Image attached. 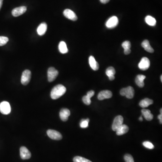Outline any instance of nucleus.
<instances>
[{
    "mask_svg": "<svg viewBox=\"0 0 162 162\" xmlns=\"http://www.w3.org/2000/svg\"><path fill=\"white\" fill-rule=\"evenodd\" d=\"M142 46L144 48L145 50L147 52L150 53H153L154 52V50L150 46L149 41L147 40H145L143 41Z\"/></svg>",
    "mask_w": 162,
    "mask_h": 162,
    "instance_id": "obj_20",
    "label": "nucleus"
},
{
    "mask_svg": "<svg viewBox=\"0 0 162 162\" xmlns=\"http://www.w3.org/2000/svg\"><path fill=\"white\" fill-rule=\"evenodd\" d=\"M101 3L103 4H106L109 1H110V0H100Z\"/></svg>",
    "mask_w": 162,
    "mask_h": 162,
    "instance_id": "obj_33",
    "label": "nucleus"
},
{
    "mask_svg": "<svg viewBox=\"0 0 162 162\" xmlns=\"http://www.w3.org/2000/svg\"><path fill=\"white\" fill-rule=\"evenodd\" d=\"M89 122V119H82V121H81L80 127L81 128L83 129H85L88 127V123Z\"/></svg>",
    "mask_w": 162,
    "mask_h": 162,
    "instance_id": "obj_27",
    "label": "nucleus"
},
{
    "mask_svg": "<svg viewBox=\"0 0 162 162\" xmlns=\"http://www.w3.org/2000/svg\"><path fill=\"white\" fill-rule=\"evenodd\" d=\"M0 112L2 114L7 115L11 112V107L7 101H3L0 104Z\"/></svg>",
    "mask_w": 162,
    "mask_h": 162,
    "instance_id": "obj_4",
    "label": "nucleus"
},
{
    "mask_svg": "<svg viewBox=\"0 0 162 162\" xmlns=\"http://www.w3.org/2000/svg\"><path fill=\"white\" fill-rule=\"evenodd\" d=\"M160 111V113H161V114H162V109H161Z\"/></svg>",
    "mask_w": 162,
    "mask_h": 162,
    "instance_id": "obj_37",
    "label": "nucleus"
},
{
    "mask_svg": "<svg viewBox=\"0 0 162 162\" xmlns=\"http://www.w3.org/2000/svg\"><path fill=\"white\" fill-rule=\"evenodd\" d=\"M143 115L148 121H151L153 119V115L151 113L150 110L147 109H143L142 110Z\"/></svg>",
    "mask_w": 162,
    "mask_h": 162,
    "instance_id": "obj_21",
    "label": "nucleus"
},
{
    "mask_svg": "<svg viewBox=\"0 0 162 162\" xmlns=\"http://www.w3.org/2000/svg\"><path fill=\"white\" fill-rule=\"evenodd\" d=\"M120 93L122 96H125L128 99H132L134 97L135 91L132 87L129 86L126 88L122 89Z\"/></svg>",
    "mask_w": 162,
    "mask_h": 162,
    "instance_id": "obj_2",
    "label": "nucleus"
},
{
    "mask_svg": "<svg viewBox=\"0 0 162 162\" xmlns=\"http://www.w3.org/2000/svg\"><path fill=\"white\" fill-rule=\"evenodd\" d=\"M3 0H0V10H1V7H2V4H3Z\"/></svg>",
    "mask_w": 162,
    "mask_h": 162,
    "instance_id": "obj_35",
    "label": "nucleus"
},
{
    "mask_svg": "<svg viewBox=\"0 0 162 162\" xmlns=\"http://www.w3.org/2000/svg\"><path fill=\"white\" fill-rule=\"evenodd\" d=\"M119 23L118 18L115 16L111 17L106 23V26L108 28H113L117 26Z\"/></svg>",
    "mask_w": 162,
    "mask_h": 162,
    "instance_id": "obj_9",
    "label": "nucleus"
},
{
    "mask_svg": "<svg viewBox=\"0 0 162 162\" xmlns=\"http://www.w3.org/2000/svg\"><path fill=\"white\" fill-rule=\"evenodd\" d=\"M122 46L124 48V51L129 50H131V44L129 41H126L122 43Z\"/></svg>",
    "mask_w": 162,
    "mask_h": 162,
    "instance_id": "obj_28",
    "label": "nucleus"
},
{
    "mask_svg": "<svg viewBox=\"0 0 162 162\" xmlns=\"http://www.w3.org/2000/svg\"><path fill=\"white\" fill-rule=\"evenodd\" d=\"M47 134L51 139L54 140L62 139V136L60 133L54 130L49 129L47 131Z\"/></svg>",
    "mask_w": 162,
    "mask_h": 162,
    "instance_id": "obj_7",
    "label": "nucleus"
},
{
    "mask_svg": "<svg viewBox=\"0 0 162 162\" xmlns=\"http://www.w3.org/2000/svg\"><path fill=\"white\" fill-rule=\"evenodd\" d=\"M27 10V7L25 6L18 7L13 9L12 11V14L13 16L18 17L24 14Z\"/></svg>",
    "mask_w": 162,
    "mask_h": 162,
    "instance_id": "obj_12",
    "label": "nucleus"
},
{
    "mask_svg": "<svg viewBox=\"0 0 162 162\" xmlns=\"http://www.w3.org/2000/svg\"><path fill=\"white\" fill-rule=\"evenodd\" d=\"M143 145L145 146L146 148H148L149 149H153L154 148V146L152 143L148 141L144 142L143 143Z\"/></svg>",
    "mask_w": 162,
    "mask_h": 162,
    "instance_id": "obj_29",
    "label": "nucleus"
},
{
    "mask_svg": "<svg viewBox=\"0 0 162 162\" xmlns=\"http://www.w3.org/2000/svg\"><path fill=\"white\" fill-rule=\"evenodd\" d=\"M66 91V88L61 84L56 85L53 87L51 92V96L53 100H56L64 95Z\"/></svg>",
    "mask_w": 162,
    "mask_h": 162,
    "instance_id": "obj_1",
    "label": "nucleus"
},
{
    "mask_svg": "<svg viewBox=\"0 0 162 162\" xmlns=\"http://www.w3.org/2000/svg\"><path fill=\"white\" fill-rule=\"evenodd\" d=\"M59 74V72L54 68H49L47 71V77L49 82H52L56 79Z\"/></svg>",
    "mask_w": 162,
    "mask_h": 162,
    "instance_id": "obj_3",
    "label": "nucleus"
},
{
    "mask_svg": "<svg viewBox=\"0 0 162 162\" xmlns=\"http://www.w3.org/2000/svg\"><path fill=\"white\" fill-rule=\"evenodd\" d=\"M73 161L74 162H92L86 158L80 156L75 157L73 159Z\"/></svg>",
    "mask_w": 162,
    "mask_h": 162,
    "instance_id": "obj_25",
    "label": "nucleus"
},
{
    "mask_svg": "<svg viewBox=\"0 0 162 162\" xmlns=\"http://www.w3.org/2000/svg\"><path fill=\"white\" fill-rule=\"evenodd\" d=\"M59 50L60 52L62 54H66L68 52L66 44L64 41H61L60 42L59 45Z\"/></svg>",
    "mask_w": 162,
    "mask_h": 162,
    "instance_id": "obj_23",
    "label": "nucleus"
},
{
    "mask_svg": "<svg viewBox=\"0 0 162 162\" xmlns=\"http://www.w3.org/2000/svg\"><path fill=\"white\" fill-rule=\"evenodd\" d=\"M145 21L150 26H154L156 24L155 19L150 15H148L145 18Z\"/></svg>",
    "mask_w": 162,
    "mask_h": 162,
    "instance_id": "obj_24",
    "label": "nucleus"
},
{
    "mask_svg": "<svg viewBox=\"0 0 162 162\" xmlns=\"http://www.w3.org/2000/svg\"><path fill=\"white\" fill-rule=\"evenodd\" d=\"M150 61L147 57H144L142 58L139 63L138 64V67L142 70H148L150 67Z\"/></svg>",
    "mask_w": 162,
    "mask_h": 162,
    "instance_id": "obj_6",
    "label": "nucleus"
},
{
    "mask_svg": "<svg viewBox=\"0 0 162 162\" xmlns=\"http://www.w3.org/2000/svg\"><path fill=\"white\" fill-rule=\"evenodd\" d=\"M129 128L125 124H123L117 129L116 132V134L118 136H121L124 135L129 132Z\"/></svg>",
    "mask_w": 162,
    "mask_h": 162,
    "instance_id": "obj_16",
    "label": "nucleus"
},
{
    "mask_svg": "<svg viewBox=\"0 0 162 162\" xmlns=\"http://www.w3.org/2000/svg\"><path fill=\"white\" fill-rule=\"evenodd\" d=\"M47 28V25L46 23H42L38 26L37 28V33L40 36L44 35Z\"/></svg>",
    "mask_w": 162,
    "mask_h": 162,
    "instance_id": "obj_17",
    "label": "nucleus"
},
{
    "mask_svg": "<svg viewBox=\"0 0 162 162\" xmlns=\"http://www.w3.org/2000/svg\"><path fill=\"white\" fill-rule=\"evenodd\" d=\"M63 14L65 17L73 21H76L77 17L73 11L70 9H65L63 12Z\"/></svg>",
    "mask_w": 162,
    "mask_h": 162,
    "instance_id": "obj_10",
    "label": "nucleus"
},
{
    "mask_svg": "<svg viewBox=\"0 0 162 162\" xmlns=\"http://www.w3.org/2000/svg\"><path fill=\"white\" fill-rule=\"evenodd\" d=\"M20 155L22 159H28L31 157L30 152L24 146H22L20 149Z\"/></svg>",
    "mask_w": 162,
    "mask_h": 162,
    "instance_id": "obj_11",
    "label": "nucleus"
},
{
    "mask_svg": "<svg viewBox=\"0 0 162 162\" xmlns=\"http://www.w3.org/2000/svg\"><path fill=\"white\" fill-rule=\"evenodd\" d=\"M153 100L149 98H145L141 100L139 103L140 106L143 108H146L153 104Z\"/></svg>",
    "mask_w": 162,
    "mask_h": 162,
    "instance_id": "obj_22",
    "label": "nucleus"
},
{
    "mask_svg": "<svg viewBox=\"0 0 162 162\" xmlns=\"http://www.w3.org/2000/svg\"><path fill=\"white\" fill-rule=\"evenodd\" d=\"M83 101L86 105H90L91 103V98L88 97V96H85L83 97Z\"/></svg>",
    "mask_w": 162,
    "mask_h": 162,
    "instance_id": "obj_31",
    "label": "nucleus"
},
{
    "mask_svg": "<svg viewBox=\"0 0 162 162\" xmlns=\"http://www.w3.org/2000/svg\"><path fill=\"white\" fill-rule=\"evenodd\" d=\"M158 119L159 120L160 124L162 123V114H160L158 116Z\"/></svg>",
    "mask_w": 162,
    "mask_h": 162,
    "instance_id": "obj_34",
    "label": "nucleus"
},
{
    "mask_svg": "<svg viewBox=\"0 0 162 162\" xmlns=\"http://www.w3.org/2000/svg\"><path fill=\"white\" fill-rule=\"evenodd\" d=\"M139 120H140V121H143V118L142 117L140 116V117L139 118Z\"/></svg>",
    "mask_w": 162,
    "mask_h": 162,
    "instance_id": "obj_36",
    "label": "nucleus"
},
{
    "mask_svg": "<svg viewBox=\"0 0 162 162\" xmlns=\"http://www.w3.org/2000/svg\"><path fill=\"white\" fill-rule=\"evenodd\" d=\"M146 77L145 75H138L136 76L135 82L136 83V85L139 87H143L145 85L144 81L146 79Z\"/></svg>",
    "mask_w": 162,
    "mask_h": 162,
    "instance_id": "obj_19",
    "label": "nucleus"
},
{
    "mask_svg": "<svg viewBox=\"0 0 162 162\" xmlns=\"http://www.w3.org/2000/svg\"><path fill=\"white\" fill-rule=\"evenodd\" d=\"M160 78H161V81L162 82V76L161 75V77H160Z\"/></svg>",
    "mask_w": 162,
    "mask_h": 162,
    "instance_id": "obj_38",
    "label": "nucleus"
},
{
    "mask_svg": "<svg viewBox=\"0 0 162 162\" xmlns=\"http://www.w3.org/2000/svg\"><path fill=\"white\" fill-rule=\"evenodd\" d=\"M89 63L90 66L93 70L95 71H96L98 70L99 68V64L93 56H90L89 58Z\"/></svg>",
    "mask_w": 162,
    "mask_h": 162,
    "instance_id": "obj_15",
    "label": "nucleus"
},
{
    "mask_svg": "<svg viewBox=\"0 0 162 162\" xmlns=\"http://www.w3.org/2000/svg\"><path fill=\"white\" fill-rule=\"evenodd\" d=\"M124 160L126 162H134L132 156L129 154H127L124 157Z\"/></svg>",
    "mask_w": 162,
    "mask_h": 162,
    "instance_id": "obj_30",
    "label": "nucleus"
},
{
    "mask_svg": "<svg viewBox=\"0 0 162 162\" xmlns=\"http://www.w3.org/2000/svg\"><path fill=\"white\" fill-rule=\"evenodd\" d=\"M31 77V72L29 70H25L22 73L21 82L23 85H27L30 83Z\"/></svg>",
    "mask_w": 162,
    "mask_h": 162,
    "instance_id": "obj_5",
    "label": "nucleus"
},
{
    "mask_svg": "<svg viewBox=\"0 0 162 162\" xmlns=\"http://www.w3.org/2000/svg\"><path fill=\"white\" fill-rule=\"evenodd\" d=\"M106 74L109 77L110 80H113L115 78L114 75L115 74V70L113 67H110L106 70Z\"/></svg>",
    "mask_w": 162,
    "mask_h": 162,
    "instance_id": "obj_18",
    "label": "nucleus"
},
{
    "mask_svg": "<svg viewBox=\"0 0 162 162\" xmlns=\"http://www.w3.org/2000/svg\"><path fill=\"white\" fill-rule=\"evenodd\" d=\"M9 41V38L4 36H0V47L3 46Z\"/></svg>",
    "mask_w": 162,
    "mask_h": 162,
    "instance_id": "obj_26",
    "label": "nucleus"
},
{
    "mask_svg": "<svg viewBox=\"0 0 162 162\" xmlns=\"http://www.w3.org/2000/svg\"><path fill=\"white\" fill-rule=\"evenodd\" d=\"M112 96V93L109 90H104L100 91L98 95V99L102 100L106 99H110Z\"/></svg>",
    "mask_w": 162,
    "mask_h": 162,
    "instance_id": "obj_13",
    "label": "nucleus"
},
{
    "mask_svg": "<svg viewBox=\"0 0 162 162\" xmlns=\"http://www.w3.org/2000/svg\"><path fill=\"white\" fill-rule=\"evenodd\" d=\"M70 115V112L69 110L66 108L61 109L60 112V118L62 121L64 122L67 121Z\"/></svg>",
    "mask_w": 162,
    "mask_h": 162,
    "instance_id": "obj_14",
    "label": "nucleus"
},
{
    "mask_svg": "<svg viewBox=\"0 0 162 162\" xmlns=\"http://www.w3.org/2000/svg\"><path fill=\"white\" fill-rule=\"evenodd\" d=\"M123 118L122 116L119 115L117 116L113 120V123L112 124V130L115 131L121 125L123 124Z\"/></svg>",
    "mask_w": 162,
    "mask_h": 162,
    "instance_id": "obj_8",
    "label": "nucleus"
},
{
    "mask_svg": "<svg viewBox=\"0 0 162 162\" xmlns=\"http://www.w3.org/2000/svg\"><path fill=\"white\" fill-rule=\"evenodd\" d=\"M94 94H95V91H94L91 90L90 91H88V92L87 93V96H88V97L91 98L94 95Z\"/></svg>",
    "mask_w": 162,
    "mask_h": 162,
    "instance_id": "obj_32",
    "label": "nucleus"
}]
</instances>
